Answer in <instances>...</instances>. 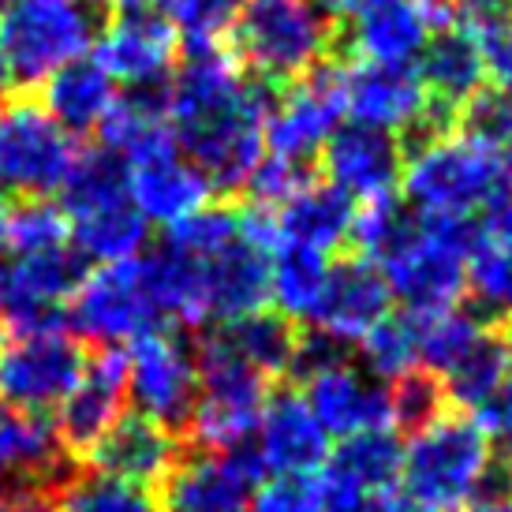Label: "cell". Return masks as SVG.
Here are the masks:
<instances>
[{
    "mask_svg": "<svg viewBox=\"0 0 512 512\" xmlns=\"http://www.w3.org/2000/svg\"><path fill=\"white\" fill-rule=\"evenodd\" d=\"M415 214L404 206V199L397 195H385V199H370L363 206H356V217H352V243L359 247V258L367 262H382L397 240L412 228Z\"/></svg>",
    "mask_w": 512,
    "mask_h": 512,
    "instance_id": "37",
    "label": "cell"
},
{
    "mask_svg": "<svg viewBox=\"0 0 512 512\" xmlns=\"http://www.w3.org/2000/svg\"><path fill=\"white\" fill-rule=\"evenodd\" d=\"M498 150L471 131H427L404 157V206L427 221H471L509 187Z\"/></svg>",
    "mask_w": 512,
    "mask_h": 512,
    "instance_id": "2",
    "label": "cell"
},
{
    "mask_svg": "<svg viewBox=\"0 0 512 512\" xmlns=\"http://www.w3.org/2000/svg\"><path fill=\"white\" fill-rule=\"evenodd\" d=\"M79 154L75 135L60 128L38 101H8L0 109V195L23 202L60 195Z\"/></svg>",
    "mask_w": 512,
    "mask_h": 512,
    "instance_id": "8",
    "label": "cell"
},
{
    "mask_svg": "<svg viewBox=\"0 0 512 512\" xmlns=\"http://www.w3.org/2000/svg\"><path fill=\"white\" fill-rule=\"evenodd\" d=\"M344 98H341V68H314L296 83H288L281 98H270L266 109V154L303 165L322 154L329 135L341 128Z\"/></svg>",
    "mask_w": 512,
    "mask_h": 512,
    "instance_id": "14",
    "label": "cell"
},
{
    "mask_svg": "<svg viewBox=\"0 0 512 512\" xmlns=\"http://www.w3.org/2000/svg\"><path fill=\"white\" fill-rule=\"evenodd\" d=\"M341 23L344 42L367 64H415L430 42L427 19L415 0H318Z\"/></svg>",
    "mask_w": 512,
    "mask_h": 512,
    "instance_id": "18",
    "label": "cell"
},
{
    "mask_svg": "<svg viewBox=\"0 0 512 512\" xmlns=\"http://www.w3.org/2000/svg\"><path fill=\"white\" fill-rule=\"evenodd\" d=\"M333 19L318 0H247L232 27V60L262 83H296L333 49Z\"/></svg>",
    "mask_w": 512,
    "mask_h": 512,
    "instance_id": "4",
    "label": "cell"
},
{
    "mask_svg": "<svg viewBox=\"0 0 512 512\" xmlns=\"http://www.w3.org/2000/svg\"><path fill=\"white\" fill-rule=\"evenodd\" d=\"M101 34L94 0H15L0 15L12 83L42 86L72 60L90 57Z\"/></svg>",
    "mask_w": 512,
    "mask_h": 512,
    "instance_id": "7",
    "label": "cell"
},
{
    "mask_svg": "<svg viewBox=\"0 0 512 512\" xmlns=\"http://www.w3.org/2000/svg\"><path fill=\"white\" fill-rule=\"evenodd\" d=\"M415 72H419V79L427 86L430 105H434L441 124L449 116H460L486 86V60L475 30L456 23L449 30L430 34Z\"/></svg>",
    "mask_w": 512,
    "mask_h": 512,
    "instance_id": "25",
    "label": "cell"
},
{
    "mask_svg": "<svg viewBox=\"0 0 512 512\" xmlns=\"http://www.w3.org/2000/svg\"><path fill=\"white\" fill-rule=\"evenodd\" d=\"M468 288L483 318L512 322V243L475 240L468 258Z\"/></svg>",
    "mask_w": 512,
    "mask_h": 512,
    "instance_id": "35",
    "label": "cell"
},
{
    "mask_svg": "<svg viewBox=\"0 0 512 512\" xmlns=\"http://www.w3.org/2000/svg\"><path fill=\"white\" fill-rule=\"evenodd\" d=\"M86 277V258L75 247L0 258V329H45L64 322L75 288Z\"/></svg>",
    "mask_w": 512,
    "mask_h": 512,
    "instance_id": "12",
    "label": "cell"
},
{
    "mask_svg": "<svg viewBox=\"0 0 512 512\" xmlns=\"http://www.w3.org/2000/svg\"><path fill=\"white\" fill-rule=\"evenodd\" d=\"M468 512H512V501L509 498H483L479 505H471Z\"/></svg>",
    "mask_w": 512,
    "mask_h": 512,
    "instance_id": "47",
    "label": "cell"
},
{
    "mask_svg": "<svg viewBox=\"0 0 512 512\" xmlns=\"http://www.w3.org/2000/svg\"><path fill=\"white\" fill-rule=\"evenodd\" d=\"M247 0H169V23L187 49L217 45L228 34L232 19Z\"/></svg>",
    "mask_w": 512,
    "mask_h": 512,
    "instance_id": "40",
    "label": "cell"
},
{
    "mask_svg": "<svg viewBox=\"0 0 512 512\" xmlns=\"http://www.w3.org/2000/svg\"><path fill=\"white\" fill-rule=\"evenodd\" d=\"M60 210L72 228V247L98 266L131 262L143 255L150 225L135 210L120 161L105 150L79 154V165L64 184Z\"/></svg>",
    "mask_w": 512,
    "mask_h": 512,
    "instance_id": "5",
    "label": "cell"
},
{
    "mask_svg": "<svg viewBox=\"0 0 512 512\" xmlns=\"http://www.w3.org/2000/svg\"><path fill=\"white\" fill-rule=\"evenodd\" d=\"M359 352H363V363L370 367V374L378 378H400L412 367H419L415 359V333H412V318L408 314H389L385 322L370 329L367 337L359 341Z\"/></svg>",
    "mask_w": 512,
    "mask_h": 512,
    "instance_id": "39",
    "label": "cell"
},
{
    "mask_svg": "<svg viewBox=\"0 0 512 512\" xmlns=\"http://www.w3.org/2000/svg\"><path fill=\"white\" fill-rule=\"evenodd\" d=\"M8 4H15V0H0V8H8Z\"/></svg>",
    "mask_w": 512,
    "mask_h": 512,
    "instance_id": "51",
    "label": "cell"
},
{
    "mask_svg": "<svg viewBox=\"0 0 512 512\" xmlns=\"http://www.w3.org/2000/svg\"><path fill=\"white\" fill-rule=\"evenodd\" d=\"M322 176L329 187H337L352 202H370L397 195L400 172H404V150L400 139L389 131L363 128L344 120L322 146Z\"/></svg>",
    "mask_w": 512,
    "mask_h": 512,
    "instance_id": "19",
    "label": "cell"
},
{
    "mask_svg": "<svg viewBox=\"0 0 512 512\" xmlns=\"http://www.w3.org/2000/svg\"><path fill=\"white\" fill-rule=\"evenodd\" d=\"M501 4H505V8H509V12H512V0H501Z\"/></svg>",
    "mask_w": 512,
    "mask_h": 512,
    "instance_id": "52",
    "label": "cell"
},
{
    "mask_svg": "<svg viewBox=\"0 0 512 512\" xmlns=\"http://www.w3.org/2000/svg\"><path fill=\"white\" fill-rule=\"evenodd\" d=\"M498 471H501V479H505L501 486H505V494H509V501H512V456H509V460H501Z\"/></svg>",
    "mask_w": 512,
    "mask_h": 512,
    "instance_id": "49",
    "label": "cell"
},
{
    "mask_svg": "<svg viewBox=\"0 0 512 512\" xmlns=\"http://www.w3.org/2000/svg\"><path fill=\"white\" fill-rule=\"evenodd\" d=\"M0 512H57L49 490H8L0 494Z\"/></svg>",
    "mask_w": 512,
    "mask_h": 512,
    "instance_id": "45",
    "label": "cell"
},
{
    "mask_svg": "<svg viewBox=\"0 0 512 512\" xmlns=\"http://www.w3.org/2000/svg\"><path fill=\"white\" fill-rule=\"evenodd\" d=\"M266 475L255 441L228 449L187 445L176 468L161 479V512H251V490Z\"/></svg>",
    "mask_w": 512,
    "mask_h": 512,
    "instance_id": "10",
    "label": "cell"
},
{
    "mask_svg": "<svg viewBox=\"0 0 512 512\" xmlns=\"http://www.w3.org/2000/svg\"><path fill=\"white\" fill-rule=\"evenodd\" d=\"M72 326L94 344H124L165 329L143 277V258L98 266L72 296Z\"/></svg>",
    "mask_w": 512,
    "mask_h": 512,
    "instance_id": "13",
    "label": "cell"
},
{
    "mask_svg": "<svg viewBox=\"0 0 512 512\" xmlns=\"http://www.w3.org/2000/svg\"><path fill=\"white\" fill-rule=\"evenodd\" d=\"M479 240L471 221H427L415 217L397 247L378 262L389 296L404 311L434 314L449 311L468 292V258Z\"/></svg>",
    "mask_w": 512,
    "mask_h": 512,
    "instance_id": "6",
    "label": "cell"
},
{
    "mask_svg": "<svg viewBox=\"0 0 512 512\" xmlns=\"http://www.w3.org/2000/svg\"><path fill=\"white\" fill-rule=\"evenodd\" d=\"M273 214V232L277 243H296V247H311L322 255H333L337 247L352 240V217H356V202L341 195L337 187L326 180H307L292 199H285Z\"/></svg>",
    "mask_w": 512,
    "mask_h": 512,
    "instance_id": "27",
    "label": "cell"
},
{
    "mask_svg": "<svg viewBox=\"0 0 512 512\" xmlns=\"http://www.w3.org/2000/svg\"><path fill=\"white\" fill-rule=\"evenodd\" d=\"M98 8H116V12H131V8H150L154 0H94Z\"/></svg>",
    "mask_w": 512,
    "mask_h": 512,
    "instance_id": "46",
    "label": "cell"
},
{
    "mask_svg": "<svg viewBox=\"0 0 512 512\" xmlns=\"http://www.w3.org/2000/svg\"><path fill=\"white\" fill-rule=\"evenodd\" d=\"M116 83L105 75L94 57L72 60L60 72H53L42 83V105L45 113L57 120L68 135H90L105 124V116L116 105Z\"/></svg>",
    "mask_w": 512,
    "mask_h": 512,
    "instance_id": "28",
    "label": "cell"
},
{
    "mask_svg": "<svg viewBox=\"0 0 512 512\" xmlns=\"http://www.w3.org/2000/svg\"><path fill=\"white\" fill-rule=\"evenodd\" d=\"M4 247L15 255H38V251H60L72 247V228L57 202L30 199L8 210V232Z\"/></svg>",
    "mask_w": 512,
    "mask_h": 512,
    "instance_id": "36",
    "label": "cell"
},
{
    "mask_svg": "<svg viewBox=\"0 0 512 512\" xmlns=\"http://www.w3.org/2000/svg\"><path fill=\"white\" fill-rule=\"evenodd\" d=\"M124 169L128 195L146 225H180L202 206H210L214 187L202 176V169L180 150V143H169L146 157H135Z\"/></svg>",
    "mask_w": 512,
    "mask_h": 512,
    "instance_id": "20",
    "label": "cell"
},
{
    "mask_svg": "<svg viewBox=\"0 0 512 512\" xmlns=\"http://www.w3.org/2000/svg\"><path fill=\"white\" fill-rule=\"evenodd\" d=\"M83 363V344L64 326L0 329V404L27 415L60 408Z\"/></svg>",
    "mask_w": 512,
    "mask_h": 512,
    "instance_id": "9",
    "label": "cell"
},
{
    "mask_svg": "<svg viewBox=\"0 0 512 512\" xmlns=\"http://www.w3.org/2000/svg\"><path fill=\"white\" fill-rule=\"evenodd\" d=\"M464 27L475 30V38L483 45L486 60V79L498 86V98L512 101V19L494 12V4H471L464 19Z\"/></svg>",
    "mask_w": 512,
    "mask_h": 512,
    "instance_id": "38",
    "label": "cell"
},
{
    "mask_svg": "<svg viewBox=\"0 0 512 512\" xmlns=\"http://www.w3.org/2000/svg\"><path fill=\"white\" fill-rule=\"evenodd\" d=\"M341 98L344 116L363 128H378L389 135H404V131H423L434 124L430 116V94L415 64H367L356 60L352 68H341ZM441 124V120H438Z\"/></svg>",
    "mask_w": 512,
    "mask_h": 512,
    "instance_id": "17",
    "label": "cell"
},
{
    "mask_svg": "<svg viewBox=\"0 0 512 512\" xmlns=\"http://www.w3.org/2000/svg\"><path fill=\"white\" fill-rule=\"evenodd\" d=\"M445 393L453 408H483L486 400L498 397V389L512 382V322H494L486 318L479 341L471 344L453 367L441 374Z\"/></svg>",
    "mask_w": 512,
    "mask_h": 512,
    "instance_id": "30",
    "label": "cell"
},
{
    "mask_svg": "<svg viewBox=\"0 0 512 512\" xmlns=\"http://www.w3.org/2000/svg\"><path fill=\"white\" fill-rule=\"evenodd\" d=\"M445 412H453V400H449L445 382L434 370L412 367L389 385V423L412 438L419 430H427L430 423H438Z\"/></svg>",
    "mask_w": 512,
    "mask_h": 512,
    "instance_id": "34",
    "label": "cell"
},
{
    "mask_svg": "<svg viewBox=\"0 0 512 512\" xmlns=\"http://www.w3.org/2000/svg\"><path fill=\"white\" fill-rule=\"evenodd\" d=\"M415 8H419V15L427 19L430 34H438V30H449L464 19L468 0H415Z\"/></svg>",
    "mask_w": 512,
    "mask_h": 512,
    "instance_id": "44",
    "label": "cell"
},
{
    "mask_svg": "<svg viewBox=\"0 0 512 512\" xmlns=\"http://www.w3.org/2000/svg\"><path fill=\"white\" fill-rule=\"evenodd\" d=\"M400 468H404V449L393 430H363L344 438L326 460V479L337 490L352 494H393L400 486Z\"/></svg>",
    "mask_w": 512,
    "mask_h": 512,
    "instance_id": "29",
    "label": "cell"
},
{
    "mask_svg": "<svg viewBox=\"0 0 512 512\" xmlns=\"http://www.w3.org/2000/svg\"><path fill=\"white\" fill-rule=\"evenodd\" d=\"M303 400L314 412L318 427L337 438H352L363 430H389V389L367 378L352 363L318 370L311 378H303Z\"/></svg>",
    "mask_w": 512,
    "mask_h": 512,
    "instance_id": "23",
    "label": "cell"
},
{
    "mask_svg": "<svg viewBox=\"0 0 512 512\" xmlns=\"http://www.w3.org/2000/svg\"><path fill=\"white\" fill-rule=\"evenodd\" d=\"M75 468L60 449L53 427L42 415L15 412L0 404V494L8 490H49Z\"/></svg>",
    "mask_w": 512,
    "mask_h": 512,
    "instance_id": "24",
    "label": "cell"
},
{
    "mask_svg": "<svg viewBox=\"0 0 512 512\" xmlns=\"http://www.w3.org/2000/svg\"><path fill=\"white\" fill-rule=\"evenodd\" d=\"M393 296L385 285L382 270L367 258H344L329 262L322 296L307 314L311 333H326L333 341L359 344L370 329L389 318Z\"/></svg>",
    "mask_w": 512,
    "mask_h": 512,
    "instance_id": "21",
    "label": "cell"
},
{
    "mask_svg": "<svg viewBox=\"0 0 512 512\" xmlns=\"http://www.w3.org/2000/svg\"><path fill=\"white\" fill-rule=\"evenodd\" d=\"M326 273L329 255L296 243H277L270 255V299L277 303V314L307 322L311 307L322 296Z\"/></svg>",
    "mask_w": 512,
    "mask_h": 512,
    "instance_id": "33",
    "label": "cell"
},
{
    "mask_svg": "<svg viewBox=\"0 0 512 512\" xmlns=\"http://www.w3.org/2000/svg\"><path fill=\"white\" fill-rule=\"evenodd\" d=\"M475 423L486 430V438H490V441L512 445V382L501 385L498 397L486 400L483 408L475 412Z\"/></svg>",
    "mask_w": 512,
    "mask_h": 512,
    "instance_id": "43",
    "label": "cell"
},
{
    "mask_svg": "<svg viewBox=\"0 0 512 512\" xmlns=\"http://www.w3.org/2000/svg\"><path fill=\"white\" fill-rule=\"evenodd\" d=\"M53 505L57 512H161L157 490L79 464L53 486Z\"/></svg>",
    "mask_w": 512,
    "mask_h": 512,
    "instance_id": "32",
    "label": "cell"
},
{
    "mask_svg": "<svg viewBox=\"0 0 512 512\" xmlns=\"http://www.w3.org/2000/svg\"><path fill=\"white\" fill-rule=\"evenodd\" d=\"M187 441L146 419V415H120L113 430L90 449L94 468L116 479H128L135 486H161V479L176 468V460L184 456Z\"/></svg>",
    "mask_w": 512,
    "mask_h": 512,
    "instance_id": "26",
    "label": "cell"
},
{
    "mask_svg": "<svg viewBox=\"0 0 512 512\" xmlns=\"http://www.w3.org/2000/svg\"><path fill=\"white\" fill-rule=\"evenodd\" d=\"M4 232H8V202L0 195V247H4Z\"/></svg>",
    "mask_w": 512,
    "mask_h": 512,
    "instance_id": "50",
    "label": "cell"
},
{
    "mask_svg": "<svg viewBox=\"0 0 512 512\" xmlns=\"http://www.w3.org/2000/svg\"><path fill=\"white\" fill-rule=\"evenodd\" d=\"M311 176L303 165H292V161H281V157H262L251 172V180H247V191H251V199L255 206L262 210H277L285 199H292L299 187L307 184Z\"/></svg>",
    "mask_w": 512,
    "mask_h": 512,
    "instance_id": "42",
    "label": "cell"
},
{
    "mask_svg": "<svg viewBox=\"0 0 512 512\" xmlns=\"http://www.w3.org/2000/svg\"><path fill=\"white\" fill-rule=\"evenodd\" d=\"M326 486L318 475H277L251 501V512H322Z\"/></svg>",
    "mask_w": 512,
    "mask_h": 512,
    "instance_id": "41",
    "label": "cell"
},
{
    "mask_svg": "<svg viewBox=\"0 0 512 512\" xmlns=\"http://www.w3.org/2000/svg\"><path fill=\"white\" fill-rule=\"evenodd\" d=\"M255 434L262 468L273 475H311L329 460V434L318 427L303 393L292 385H281L266 397Z\"/></svg>",
    "mask_w": 512,
    "mask_h": 512,
    "instance_id": "22",
    "label": "cell"
},
{
    "mask_svg": "<svg viewBox=\"0 0 512 512\" xmlns=\"http://www.w3.org/2000/svg\"><path fill=\"white\" fill-rule=\"evenodd\" d=\"M12 86V68H8V57H4V38H0V90Z\"/></svg>",
    "mask_w": 512,
    "mask_h": 512,
    "instance_id": "48",
    "label": "cell"
},
{
    "mask_svg": "<svg viewBox=\"0 0 512 512\" xmlns=\"http://www.w3.org/2000/svg\"><path fill=\"white\" fill-rule=\"evenodd\" d=\"M471 4H483V0H468V8H471Z\"/></svg>",
    "mask_w": 512,
    "mask_h": 512,
    "instance_id": "53",
    "label": "cell"
},
{
    "mask_svg": "<svg viewBox=\"0 0 512 512\" xmlns=\"http://www.w3.org/2000/svg\"><path fill=\"white\" fill-rule=\"evenodd\" d=\"M266 83H251L225 49H187L161 90L176 143L210 187H247L266 157Z\"/></svg>",
    "mask_w": 512,
    "mask_h": 512,
    "instance_id": "1",
    "label": "cell"
},
{
    "mask_svg": "<svg viewBox=\"0 0 512 512\" xmlns=\"http://www.w3.org/2000/svg\"><path fill=\"white\" fill-rule=\"evenodd\" d=\"M494 471V441L468 412H445L419 430L400 468V494L415 512H460Z\"/></svg>",
    "mask_w": 512,
    "mask_h": 512,
    "instance_id": "3",
    "label": "cell"
},
{
    "mask_svg": "<svg viewBox=\"0 0 512 512\" xmlns=\"http://www.w3.org/2000/svg\"><path fill=\"white\" fill-rule=\"evenodd\" d=\"M128 397H135L139 415L154 419L184 441L199 400V370L191 344L169 326L143 333L128 352Z\"/></svg>",
    "mask_w": 512,
    "mask_h": 512,
    "instance_id": "11",
    "label": "cell"
},
{
    "mask_svg": "<svg viewBox=\"0 0 512 512\" xmlns=\"http://www.w3.org/2000/svg\"><path fill=\"white\" fill-rule=\"evenodd\" d=\"M128 404V352L120 344H98L83 363V374L68 397L57 408V434L60 449L83 460L98 445L113 423L124 415Z\"/></svg>",
    "mask_w": 512,
    "mask_h": 512,
    "instance_id": "16",
    "label": "cell"
},
{
    "mask_svg": "<svg viewBox=\"0 0 512 512\" xmlns=\"http://www.w3.org/2000/svg\"><path fill=\"white\" fill-rule=\"evenodd\" d=\"M180 57V38L165 12L150 8H131L116 12L109 27H101L94 60L113 83H124L128 94H154L165 90L172 68Z\"/></svg>",
    "mask_w": 512,
    "mask_h": 512,
    "instance_id": "15",
    "label": "cell"
},
{
    "mask_svg": "<svg viewBox=\"0 0 512 512\" xmlns=\"http://www.w3.org/2000/svg\"><path fill=\"white\" fill-rule=\"evenodd\" d=\"M221 333H225L228 348L247 367H255L266 382H277V378H285L288 370H292L299 337H303L292 326V318L277 311H258L247 314V318H236V322H221Z\"/></svg>",
    "mask_w": 512,
    "mask_h": 512,
    "instance_id": "31",
    "label": "cell"
}]
</instances>
